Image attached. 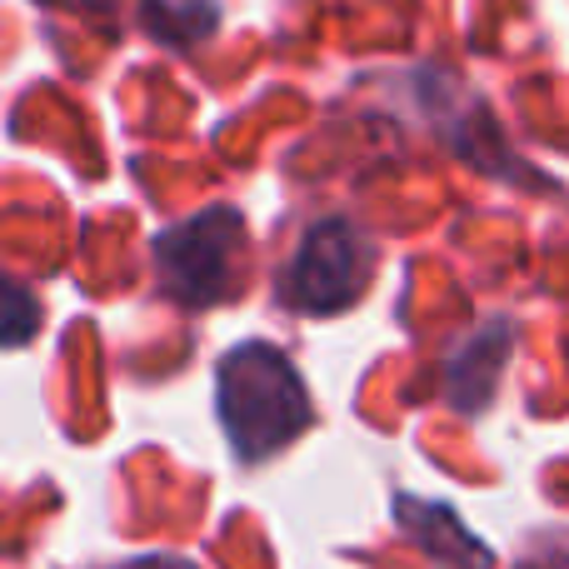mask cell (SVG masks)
Masks as SVG:
<instances>
[{
	"label": "cell",
	"instance_id": "1",
	"mask_svg": "<svg viewBox=\"0 0 569 569\" xmlns=\"http://www.w3.org/2000/svg\"><path fill=\"white\" fill-rule=\"evenodd\" d=\"M220 420L240 460H266L310 430V395L276 345H240L220 360Z\"/></svg>",
	"mask_w": 569,
	"mask_h": 569
},
{
	"label": "cell",
	"instance_id": "3",
	"mask_svg": "<svg viewBox=\"0 0 569 569\" xmlns=\"http://www.w3.org/2000/svg\"><path fill=\"white\" fill-rule=\"evenodd\" d=\"M365 276H370V240L350 220H320L284 270V300L305 315H335L355 305Z\"/></svg>",
	"mask_w": 569,
	"mask_h": 569
},
{
	"label": "cell",
	"instance_id": "5",
	"mask_svg": "<svg viewBox=\"0 0 569 569\" xmlns=\"http://www.w3.org/2000/svg\"><path fill=\"white\" fill-rule=\"evenodd\" d=\"M50 6H70V10H106L110 0H50Z\"/></svg>",
	"mask_w": 569,
	"mask_h": 569
},
{
	"label": "cell",
	"instance_id": "4",
	"mask_svg": "<svg viewBox=\"0 0 569 569\" xmlns=\"http://www.w3.org/2000/svg\"><path fill=\"white\" fill-rule=\"evenodd\" d=\"M16 315H26V295H20V290H16ZM10 340H16V345L26 340V325H20V320L10 325Z\"/></svg>",
	"mask_w": 569,
	"mask_h": 569
},
{
	"label": "cell",
	"instance_id": "2",
	"mask_svg": "<svg viewBox=\"0 0 569 569\" xmlns=\"http://www.w3.org/2000/svg\"><path fill=\"white\" fill-rule=\"evenodd\" d=\"M240 216L236 210H206V216L186 220V226L166 230L156 240V266L160 284L186 305H216L226 300L230 276H236L240 256Z\"/></svg>",
	"mask_w": 569,
	"mask_h": 569
},
{
	"label": "cell",
	"instance_id": "6",
	"mask_svg": "<svg viewBox=\"0 0 569 569\" xmlns=\"http://www.w3.org/2000/svg\"><path fill=\"white\" fill-rule=\"evenodd\" d=\"M140 569H186V565H140Z\"/></svg>",
	"mask_w": 569,
	"mask_h": 569
}]
</instances>
